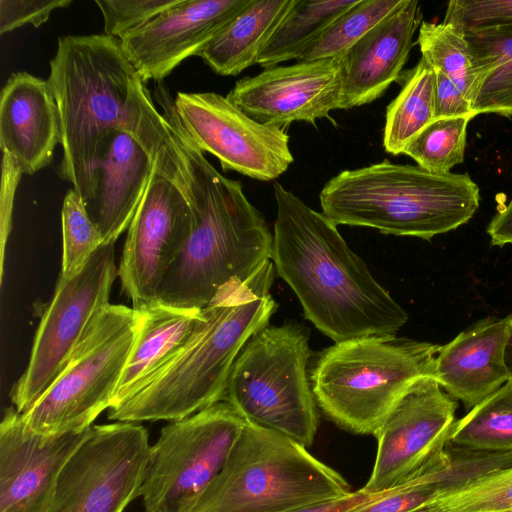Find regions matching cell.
<instances>
[{"label": "cell", "mask_w": 512, "mask_h": 512, "mask_svg": "<svg viewBox=\"0 0 512 512\" xmlns=\"http://www.w3.org/2000/svg\"><path fill=\"white\" fill-rule=\"evenodd\" d=\"M137 315L134 344L111 406L128 397L169 361L204 320L203 308H180L162 303L139 310Z\"/></svg>", "instance_id": "603a6c76"}, {"label": "cell", "mask_w": 512, "mask_h": 512, "mask_svg": "<svg viewBox=\"0 0 512 512\" xmlns=\"http://www.w3.org/2000/svg\"><path fill=\"white\" fill-rule=\"evenodd\" d=\"M350 492L306 447L245 421L221 471L185 512H287Z\"/></svg>", "instance_id": "52a82bcc"}, {"label": "cell", "mask_w": 512, "mask_h": 512, "mask_svg": "<svg viewBox=\"0 0 512 512\" xmlns=\"http://www.w3.org/2000/svg\"><path fill=\"white\" fill-rule=\"evenodd\" d=\"M436 491L415 477L349 512H423Z\"/></svg>", "instance_id": "d590c367"}, {"label": "cell", "mask_w": 512, "mask_h": 512, "mask_svg": "<svg viewBox=\"0 0 512 512\" xmlns=\"http://www.w3.org/2000/svg\"><path fill=\"white\" fill-rule=\"evenodd\" d=\"M438 350L439 345L396 335L334 343L311 369L317 407L345 431L375 435L417 380L434 377Z\"/></svg>", "instance_id": "8992f818"}, {"label": "cell", "mask_w": 512, "mask_h": 512, "mask_svg": "<svg viewBox=\"0 0 512 512\" xmlns=\"http://www.w3.org/2000/svg\"><path fill=\"white\" fill-rule=\"evenodd\" d=\"M244 425L220 401L164 426L141 487L145 512H185L221 471Z\"/></svg>", "instance_id": "30bf717a"}, {"label": "cell", "mask_w": 512, "mask_h": 512, "mask_svg": "<svg viewBox=\"0 0 512 512\" xmlns=\"http://www.w3.org/2000/svg\"><path fill=\"white\" fill-rule=\"evenodd\" d=\"M147 430L136 423L93 425L64 466L47 512H123L141 495Z\"/></svg>", "instance_id": "7c38bea8"}, {"label": "cell", "mask_w": 512, "mask_h": 512, "mask_svg": "<svg viewBox=\"0 0 512 512\" xmlns=\"http://www.w3.org/2000/svg\"><path fill=\"white\" fill-rule=\"evenodd\" d=\"M403 0H357L312 42L298 61L342 58L365 34Z\"/></svg>", "instance_id": "f546056e"}, {"label": "cell", "mask_w": 512, "mask_h": 512, "mask_svg": "<svg viewBox=\"0 0 512 512\" xmlns=\"http://www.w3.org/2000/svg\"><path fill=\"white\" fill-rule=\"evenodd\" d=\"M423 512H512V466L437 495Z\"/></svg>", "instance_id": "1f68e13d"}, {"label": "cell", "mask_w": 512, "mask_h": 512, "mask_svg": "<svg viewBox=\"0 0 512 512\" xmlns=\"http://www.w3.org/2000/svg\"><path fill=\"white\" fill-rule=\"evenodd\" d=\"M417 44L422 57L435 71L446 75L462 91L472 107L478 76L465 32L450 23L422 21Z\"/></svg>", "instance_id": "f1b7e54d"}, {"label": "cell", "mask_w": 512, "mask_h": 512, "mask_svg": "<svg viewBox=\"0 0 512 512\" xmlns=\"http://www.w3.org/2000/svg\"><path fill=\"white\" fill-rule=\"evenodd\" d=\"M61 223L62 264L59 278L68 279L79 273L104 243L84 202L73 188L64 197Z\"/></svg>", "instance_id": "d6a6232c"}, {"label": "cell", "mask_w": 512, "mask_h": 512, "mask_svg": "<svg viewBox=\"0 0 512 512\" xmlns=\"http://www.w3.org/2000/svg\"><path fill=\"white\" fill-rule=\"evenodd\" d=\"M47 81L59 114L58 173L72 183L85 206L115 131L129 133L155 159L168 135L164 117L118 38L105 34L60 37Z\"/></svg>", "instance_id": "7a4b0ae2"}, {"label": "cell", "mask_w": 512, "mask_h": 512, "mask_svg": "<svg viewBox=\"0 0 512 512\" xmlns=\"http://www.w3.org/2000/svg\"><path fill=\"white\" fill-rule=\"evenodd\" d=\"M191 222V209L182 192L153 166L118 267L122 291L134 310L159 303L162 283L184 247Z\"/></svg>", "instance_id": "5bb4252c"}, {"label": "cell", "mask_w": 512, "mask_h": 512, "mask_svg": "<svg viewBox=\"0 0 512 512\" xmlns=\"http://www.w3.org/2000/svg\"><path fill=\"white\" fill-rule=\"evenodd\" d=\"M464 32L478 76L472 103L474 117L478 114L512 117V26Z\"/></svg>", "instance_id": "d4e9b609"}, {"label": "cell", "mask_w": 512, "mask_h": 512, "mask_svg": "<svg viewBox=\"0 0 512 512\" xmlns=\"http://www.w3.org/2000/svg\"><path fill=\"white\" fill-rule=\"evenodd\" d=\"M118 276L113 245L101 246L75 276L59 278L38 326L26 370L13 385L14 408L27 411L51 386L99 313Z\"/></svg>", "instance_id": "8fae6325"}, {"label": "cell", "mask_w": 512, "mask_h": 512, "mask_svg": "<svg viewBox=\"0 0 512 512\" xmlns=\"http://www.w3.org/2000/svg\"><path fill=\"white\" fill-rule=\"evenodd\" d=\"M71 3V0H0V33L28 24L40 27L54 10Z\"/></svg>", "instance_id": "8d00e7d4"}, {"label": "cell", "mask_w": 512, "mask_h": 512, "mask_svg": "<svg viewBox=\"0 0 512 512\" xmlns=\"http://www.w3.org/2000/svg\"><path fill=\"white\" fill-rule=\"evenodd\" d=\"M444 23L463 31L498 26H512V0H452Z\"/></svg>", "instance_id": "e575fe53"}, {"label": "cell", "mask_w": 512, "mask_h": 512, "mask_svg": "<svg viewBox=\"0 0 512 512\" xmlns=\"http://www.w3.org/2000/svg\"><path fill=\"white\" fill-rule=\"evenodd\" d=\"M20 168L16 162L5 153H2L1 189H0V277L3 278L4 255L7 240L12 227V213L16 189L21 178Z\"/></svg>", "instance_id": "74e56055"}, {"label": "cell", "mask_w": 512, "mask_h": 512, "mask_svg": "<svg viewBox=\"0 0 512 512\" xmlns=\"http://www.w3.org/2000/svg\"><path fill=\"white\" fill-rule=\"evenodd\" d=\"M504 361L509 377V382L512 383V316H510L509 334L504 351Z\"/></svg>", "instance_id": "b9f144b4"}, {"label": "cell", "mask_w": 512, "mask_h": 512, "mask_svg": "<svg viewBox=\"0 0 512 512\" xmlns=\"http://www.w3.org/2000/svg\"><path fill=\"white\" fill-rule=\"evenodd\" d=\"M435 72L434 119L462 116L474 118L471 104L462 91L446 75Z\"/></svg>", "instance_id": "f35d334b"}, {"label": "cell", "mask_w": 512, "mask_h": 512, "mask_svg": "<svg viewBox=\"0 0 512 512\" xmlns=\"http://www.w3.org/2000/svg\"><path fill=\"white\" fill-rule=\"evenodd\" d=\"M180 0H95L104 20V34L122 38Z\"/></svg>", "instance_id": "836d02e7"}, {"label": "cell", "mask_w": 512, "mask_h": 512, "mask_svg": "<svg viewBox=\"0 0 512 512\" xmlns=\"http://www.w3.org/2000/svg\"><path fill=\"white\" fill-rule=\"evenodd\" d=\"M293 0L251 2L197 54L216 74L235 76L257 64L264 44Z\"/></svg>", "instance_id": "cb8c5ba5"}, {"label": "cell", "mask_w": 512, "mask_h": 512, "mask_svg": "<svg viewBox=\"0 0 512 512\" xmlns=\"http://www.w3.org/2000/svg\"><path fill=\"white\" fill-rule=\"evenodd\" d=\"M341 93V58H328L264 68L238 80L226 97L257 122L284 129L330 118L340 109Z\"/></svg>", "instance_id": "2e32d148"}, {"label": "cell", "mask_w": 512, "mask_h": 512, "mask_svg": "<svg viewBox=\"0 0 512 512\" xmlns=\"http://www.w3.org/2000/svg\"><path fill=\"white\" fill-rule=\"evenodd\" d=\"M273 261L247 280H231L203 308L204 320L184 346L128 397L108 409L117 422L177 421L223 401L234 362L247 341L269 325Z\"/></svg>", "instance_id": "277c9868"}, {"label": "cell", "mask_w": 512, "mask_h": 512, "mask_svg": "<svg viewBox=\"0 0 512 512\" xmlns=\"http://www.w3.org/2000/svg\"><path fill=\"white\" fill-rule=\"evenodd\" d=\"M153 172V161L129 133L115 131L98 166L93 195L85 206L104 245L129 228Z\"/></svg>", "instance_id": "7402d4cb"}, {"label": "cell", "mask_w": 512, "mask_h": 512, "mask_svg": "<svg viewBox=\"0 0 512 512\" xmlns=\"http://www.w3.org/2000/svg\"><path fill=\"white\" fill-rule=\"evenodd\" d=\"M357 0H293L263 48L257 64L263 68L298 60L307 47Z\"/></svg>", "instance_id": "484cf974"}, {"label": "cell", "mask_w": 512, "mask_h": 512, "mask_svg": "<svg viewBox=\"0 0 512 512\" xmlns=\"http://www.w3.org/2000/svg\"><path fill=\"white\" fill-rule=\"evenodd\" d=\"M310 355L305 327L267 325L237 356L223 401L246 422L310 447L319 426L307 371Z\"/></svg>", "instance_id": "ba28073f"}, {"label": "cell", "mask_w": 512, "mask_h": 512, "mask_svg": "<svg viewBox=\"0 0 512 512\" xmlns=\"http://www.w3.org/2000/svg\"><path fill=\"white\" fill-rule=\"evenodd\" d=\"M174 107L195 145L214 155L224 171L272 181L294 162L284 129L257 122L226 96L178 92Z\"/></svg>", "instance_id": "4fadbf2b"}, {"label": "cell", "mask_w": 512, "mask_h": 512, "mask_svg": "<svg viewBox=\"0 0 512 512\" xmlns=\"http://www.w3.org/2000/svg\"><path fill=\"white\" fill-rule=\"evenodd\" d=\"M421 19L419 2L403 0L344 54L340 109L375 101L399 79Z\"/></svg>", "instance_id": "d6986e66"}, {"label": "cell", "mask_w": 512, "mask_h": 512, "mask_svg": "<svg viewBox=\"0 0 512 512\" xmlns=\"http://www.w3.org/2000/svg\"><path fill=\"white\" fill-rule=\"evenodd\" d=\"M435 81L434 68L421 56L386 109L383 147L387 153L403 154L409 142L434 119Z\"/></svg>", "instance_id": "4316f807"}, {"label": "cell", "mask_w": 512, "mask_h": 512, "mask_svg": "<svg viewBox=\"0 0 512 512\" xmlns=\"http://www.w3.org/2000/svg\"><path fill=\"white\" fill-rule=\"evenodd\" d=\"M319 200L337 225L430 240L466 224L479 207L480 191L467 173H431L384 159L338 173Z\"/></svg>", "instance_id": "5b68a950"}, {"label": "cell", "mask_w": 512, "mask_h": 512, "mask_svg": "<svg viewBox=\"0 0 512 512\" xmlns=\"http://www.w3.org/2000/svg\"><path fill=\"white\" fill-rule=\"evenodd\" d=\"M457 408L434 377L417 380L375 433L376 459L361 489L382 493L412 478L448 444Z\"/></svg>", "instance_id": "9a60e30c"}, {"label": "cell", "mask_w": 512, "mask_h": 512, "mask_svg": "<svg viewBox=\"0 0 512 512\" xmlns=\"http://www.w3.org/2000/svg\"><path fill=\"white\" fill-rule=\"evenodd\" d=\"M137 311L109 304L96 317L65 367L25 412L28 429L41 435L83 431L112 405L134 344Z\"/></svg>", "instance_id": "9c48e42d"}, {"label": "cell", "mask_w": 512, "mask_h": 512, "mask_svg": "<svg viewBox=\"0 0 512 512\" xmlns=\"http://www.w3.org/2000/svg\"><path fill=\"white\" fill-rule=\"evenodd\" d=\"M449 443L475 450H512V383L508 381L456 420Z\"/></svg>", "instance_id": "83f0119b"}, {"label": "cell", "mask_w": 512, "mask_h": 512, "mask_svg": "<svg viewBox=\"0 0 512 512\" xmlns=\"http://www.w3.org/2000/svg\"><path fill=\"white\" fill-rule=\"evenodd\" d=\"M472 118L432 120L409 142L403 154L431 173H449L464 161L467 126Z\"/></svg>", "instance_id": "4dcf8cb0"}, {"label": "cell", "mask_w": 512, "mask_h": 512, "mask_svg": "<svg viewBox=\"0 0 512 512\" xmlns=\"http://www.w3.org/2000/svg\"><path fill=\"white\" fill-rule=\"evenodd\" d=\"M60 143L59 114L48 81L27 72L12 73L1 91L2 153L23 174L33 175L50 164Z\"/></svg>", "instance_id": "ffe728a7"}, {"label": "cell", "mask_w": 512, "mask_h": 512, "mask_svg": "<svg viewBox=\"0 0 512 512\" xmlns=\"http://www.w3.org/2000/svg\"><path fill=\"white\" fill-rule=\"evenodd\" d=\"M155 99L168 135L153 166L182 192L192 214L189 236L164 278L159 303L202 309L225 284L247 280L272 258L273 234L241 182L220 174L195 145L163 85Z\"/></svg>", "instance_id": "6da1fadb"}, {"label": "cell", "mask_w": 512, "mask_h": 512, "mask_svg": "<svg viewBox=\"0 0 512 512\" xmlns=\"http://www.w3.org/2000/svg\"><path fill=\"white\" fill-rule=\"evenodd\" d=\"M251 0H180L120 38L144 82H162L182 61L197 56Z\"/></svg>", "instance_id": "ac0fdd59"}, {"label": "cell", "mask_w": 512, "mask_h": 512, "mask_svg": "<svg viewBox=\"0 0 512 512\" xmlns=\"http://www.w3.org/2000/svg\"><path fill=\"white\" fill-rule=\"evenodd\" d=\"M510 316L489 317L439 346L434 378L453 399L472 409L509 381L504 351Z\"/></svg>", "instance_id": "44dd1931"}, {"label": "cell", "mask_w": 512, "mask_h": 512, "mask_svg": "<svg viewBox=\"0 0 512 512\" xmlns=\"http://www.w3.org/2000/svg\"><path fill=\"white\" fill-rule=\"evenodd\" d=\"M486 231L492 245L512 244V199L493 216Z\"/></svg>", "instance_id": "60d3db41"}, {"label": "cell", "mask_w": 512, "mask_h": 512, "mask_svg": "<svg viewBox=\"0 0 512 512\" xmlns=\"http://www.w3.org/2000/svg\"><path fill=\"white\" fill-rule=\"evenodd\" d=\"M383 493V492H382ZM381 493L370 494L362 489L321 502L301 506L287 512H349L352 509L378 497Z\"/></svg>", "instance_id": "ab89813d"}, {"label": "cell", "mask_w": 512, "mask_h": 512, "mask_svg": "<svg viewBox=\"0 0 512 512\" xmlns=\"http://www.w3.org/2000/svg\"><path fill=\"white\" fill-rule=\"evenodd\" d=\"M273 193L271 259L305 318L334 343L396 335L408 320L407 312L348 246L338 225L278 182Z\"/></svg>", "instance_id": "3957f363"}, {"label": "cell", "mask_w": 512, "mask_h": 512, "mask_svg": "<svg viewBox=\"0 0 512 512\" xmlns=\"http://www.w3.org/2000/svg\"><path fill=\"white\" fill-rule=\"evenodd\" d=\"M90 428L37 434L10 407L0 424V512H47L58 478Z\"/></svg>", "instance_id": "e0dca14e"}]
</instances>
